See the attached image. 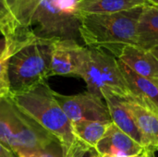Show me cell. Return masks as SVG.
Returning <instances> with one entry per match:
<instances>
[{
	"label": "cell",
	"instance_id": "e0dca14e",
	"mask_svg": "<svg viewBox=\"0 0 158 157\" xmlns=\"http://www.w3.org/2000/svg\"><path fill=\"white\" fill-rule=\"evenodd\" d=\"M40 1L41 0H6L17 20L28 31H30L29 24L31 18Z\"/></svg>",
	"mask_w": 158,
	"mask_h": 157
},
{
	"label": "cell",
	"instance_id": "4fadbf2b",
	"mask_svg": "<svg viewBox=\"0 0 158 157\" xmlns=\"http://www.w3.org/2000/svg\"><path fill=\"white\" fill-rule=\"evenodd\" d=\"M136 45L145 50L158 45V6L148 2L142 7L138 19Z\"/></svg>",
	"mask_w": 158,
	"mask_h": 157
},
{
	"label": "cell",
	"instance_id": "8fae6325",
	"mask_svg": "<svg viewBox=\"0 0 158 157\" xmlns=\"http://www.w3.org/2000/svg\"><path fill=\"white\" fill-rule=\"evenodd\" d=\"M118 65L133 98L151 110H158V83L131 70L123 62Z\"/></svg>",
	"mask_w": 158,
	"mask_h": 157
},
{
	"label": "cell",
	"instance_id": "ba28073f",
	"mask_svg": "<svg viewBox=\"0 0 158 157\" xmlns=\"http://www.w3.org/2000/svg\"><path fill=\"white\" fill-rule=\"evenodd\" d=\"M144 150L143 146L139 144L111 122L106 133L98 142L94 151L101 156L122 157L136 155L143 153Z\"/></svg>",
	"mask_w": 158,
	"mask_h": 157
},
{
	"label": "cell",
	"instance_id": "8992f818",
	"mask_svg": "<svg viewBox=\"0 0 158 157\" xmlns=\"http://www.w3.org/2000/svg\"><path fill=\"white\" fill-rule=\"evenodd\" d=\"M55 97L71 123L81 120L111 121L106 102L89 92L75 95L55 92Z\"/></svg>",
	"mask_w": 158,
	"mask_h": 157
},
{
	"label": "cell",
	"instance_id": "52a82bcc",
	"mask_svg": "<svg viewBox=\"0 0 158 157\" xmlns=\"http://www.w3.org/2000/svg\"><path fill=\"white\" fill-rule=\"evenodd\" d=\"M83 45L74 40L52 41L50 77L77 76Z\"/></svg>",
	"mask_w": 158,
	"mask_h": 157
},
{
	"label": "cell",
	"instance_id": "2e32d148",
	"mask_svg": "<svg viewBox=\"0 0 158 157\" xmlns=\"http://www.w3.org/2000/svg\"><path fill=\"white\" fill-rule=\"evenodd\" d=\"M111 122L81 120L72 123V127L76 138L89 149L94 151Z\"/></svg>",
	"mask_w": 158,
	"mask_h": 157
},
{
	"label": "cell",
	"instance_id": "ac0fdd59",
	"mask_svg": "<svg viewBox=\"0 0 158 157\" xmlns=\"http://www.w3.org/2000/svg\"><path fill=\"white\" fill-rule=\"evenodd\" d=\"M9 45L6 46L0 52V99L7 98L10 96V86L8 80V62L10 57L16 54Z\"/></svg>",
	"mask_w": 158,
	"mask_h": 157
},
{
	"label": "cell",
	"instance_id": "30bf717a",
	"mask_svg": "<svg viewBox=\"0 0 158 157\" xmlns=\"http://www.w3.org/2000/svg\"><path fill=\"white\" fill-rule=\"evenodd\" d=\"M0 32L6 43L16 52L37 38L19 24L6 0H0Z\"/></svg>",
	"mask_w": 158,
	"mask_h": 157
},
{
	"label": "cell",
	"instance_id": "7402d4cb",
	"mask_svg": "<svg viewBox=\"0 0 158 157\" xmlns=\"http://www.w3.org/2000/svg\"><path fill=\"white\" fill-rule=\"evenodd\" d=\"M155 56H156V58L158 60V45L156 46H154L153 48H151L150 50H149Z\"/></svg>",
	"mask_w": 158,
	"mask_h": 157
},
{
	"label": "cell",
	"instance_id": "ffe728a7",
	"mask_svg": "<svg viewBox=\"0 0 158 157\" xmlns=\"http://www.w3.org/2000/svg\"><path fill=\"white\" fill-rule=\"evenodd\" d=\"M0 157H18L9 148L0 142Z\"/></svg>",
	"mask_w": 158,
	"mask_h": 157
},
{
	"label": "cell",
	"instance_id": "5b68a950",
	"mask_svg": "<svg viewBox=\"0 0 158 157\" xmlns=\"http://www.w3.org/2000/svg\"><path fill=\"white\" fill-rule=\"evenodd\" d=\"M78 0H41L33 12L29 29L42 39H81V18L77 12Z\"/></svg>",
	"mask_w": 158,
	"mask_h": 157
},
{
	"label": "cell",
	"instance_id": "3957f363",
	"mask_svg": "<svg viewBox=\"0 0 158 157\" xmlns=\"http://www.w3.org/2000/svg\"><path fill=\"white\" fill-rule=\"evenodd\" d=\"M77 77L86 82L87 92L103 100L108 95L123 100L131 95L118 58L101 49L83 46Z\"/></svg>",
	"mask_w": 158,
	"mask_h": 157
},
{
	"label": "cell",
	"instance_id": "d6986e66",
	"mask_svg": "<svg viewBox=\"0 0 158 157\" xmlns=\"http://www.w3.org/2000/svg\"><path fill=\"white\" fill-rule=\"evenodd\" d=\"M18 157H63L62 149L59 144H55L47 149L34 151V152H23L17 155Z\"/></svg>",
	"mask_w": 158,
	"mask_h": 157
},
{
	"label": "cell",
	"instance_id": "44dd1931",
	"mask_svg": "<svg viewBox=\"0 0 158 157\" xmlns=\"http://www.w3.org/2000/svg\"><path fill=\"white\" fill-rule=\"evenodd\" d=\"M102 157H114V156H107V155H105V156H102ZM122 157H149V155H148L147 151H146V150H144L143 153H141V154H139V155H131V156H122Z\"/></svg>",
	"mask_w": 158,
	"mask_h": 157
},
{
	"label": "cell",
	"instance_id": "cb8c5ba5",
	"mask_svg": "<svg viewBox=\"0 0 158 157\" xmlns=\"http://www.w3.org/2000/svg\"><path fill=\"white\" fill-rule=\"evenodd\" d=\"M89 157H102V156H101V155H99L97 153H95V152H94V153H93V154L91 153V155H90V156Z\"/></svg>",
	"mask_w": 158,
	"mask_h": 157
},
{
	"label": "cell",
	"instance_id": "d4e9b609",
	"mask_svg": "<svg viewBox=\"0 0 158 157\" xmlns=\"http://www.w3.org/2000/svg\"><path fill=\"white\" fill-rule=\"evenodd\" d=\"M88 154H90V153H82V154H80V155H76L75 157H85Z\"/></svg>",
	"mask_w": 158,
	"mask_h": 157
},
{
	"label": "cell",
	"instance_id": "6da1fadb",
	"mask_svg": "<svg viewBox=\"0 0 158 157\" xmlns=\"http://www.w3.org/2000/svg\"><path fill=\"white\" fill-rule=\"evenodd\" d=\"M27 116L37 122L60 144L63 157H75L92 151L75 136L71 121L55 97V91L45 82L31 91L9 96Z\"/></svg>",
	"mask_w": 158,
	"mask_h": 157
},
{
	"label": "cell",
	"instance_id": "5bb4252c",
	"mask_svg": "<svg viewBox=\"0 0 158 157\" xmlns=\"http://www.w3.org/2000/svg\"><path fill=\"white\" fill-rule=\"evenodd\" d=\"M104 101L106 104L111 121L124 133L143 146V136L137 127L133 116L126 106L124 100L115 95L106 96Z\"/></svg>",
	"mask_w": 158,
	"mask_h": 157
},
{
	"label": "cell",
	"instance_id": "7c38bea8",
	"mask_svg": "<svg viewBox=\"0 0 158 157\" xmlns=\"http://www.w3.org/2000/svg\"><path fill=\"white\" fill-rule=\"evenodd\" d=\"M117 58L137 74L158 83V60L149 50L128 44L122 47Z\"/></svg>",
	"mask_w": 158,
	"mask_h": 157
},
{
	"label": "cell",
	"instance_id": "7a4b0ae2",
	"mask_svg": "<svg viewBox=\"0 0 158 157\" xmlns=\"http://www.w3.org/2000/svg\"><path fill=\"white\" fill-rule=\"evenodd\" d=\"M142 7L81 16V39L87 47L101 49L117 58L123 46L136 45V26Z\"/></svg>",
	"mask_w": 158,
	"mask_h": 157
},
{
	"label": "cell",
	"instance_id": "4316f807",
	"mask_svg": "<svg viewBox=\"0 0 158 157\" xmlns=\"http://www.w3.org/2000/svg\"><path fill=\"white\" fill-rule=\"evenodd\" d=\"M0 36H2V34H1V32H0Z\"/></svg>",
	"mask_w": 158,
	"mask_h": 157
},
{
	"label": "cell",
	"instance_id": "277c9868",
	"mask_svg": "<svg viewBox=\"0 0 158 157\" xmlns=\"http://www.w3.org/2000/svg\"><path fill=\"white\" fill-rule=\"evenodd\" d=\"M52 41L36 38L10 57V96L31 91L50 77Z\"/></svg>",
	"mask_w": 158,
	"mask_h": 157
},
{
	"label": "cell",
	"instance_id": "603a6c76",
	"mask_svg": "<svg viewBox=\"0 0 158 157\" xmlns=\"http://www.w3.org/2000/svg\"><path fill=\"white\" fill-rule=\"evenodd\" d=\"M146 1H147L148 3H150V4H153V5L158 6V0H146Z\"/></svg>",
	"mask_w": 158,
	"mask_h": 157
},
{
	"label": "cell",
	"instance_id": "9c48e42d",
	"mask_svg": "<svg viewBox=\"0 0 158 157\" xmlns=\"http://www.w3.org/2000/svg\"><path fill=\"white\" fill-rule=\"evenodd\" d=\"M124 103L143 136L145 150L158 149V113L152 111L131 95Z\"/></svg>",
	"mask_w": 158,
	"mask_h": 157
},
{
	"label": "cell",
	"instance_id": "9a60e30c",
	"mask_svg": "<svg viewBox=\"0 0 158 157\" xmlns=\"http://www.w3.org/2000/svg\"><path fill=\"white\" fill-rule=\"evenodd\" d=\"M146 0H78L79 16L88 14H109L131 10L143 6Z\"/></svg>",
	"mask_w": 158,
	"mask_h": 157
},
{
	"label": "cell",
	"instance_id": "484cf974",
	"mask_svg": "<svg viewBox=\"0 0 158 157\" xmlns=\"http://www.w3.org/2000/svg\"><path fill=\"white\" fill-rule=\"evenodd\" d=\"M156 150H157L158 151V149H156ZM146 151H147V150H146ZM147 153H148V155H149V157H158V156H155V155H152L151 153H149L148 151H147Z\"/></svg>",
	"mask_w": 158,
	"mask_h": 157
}]
</instances>
